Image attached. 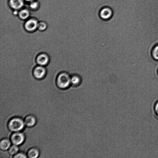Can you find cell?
Listing matches in <instances>:
<instances>
[{
  "label": "cell",
  "mask_w": 158,
  "mask_h": 158,
  "mask_svg": "<svg viewBox=\"0 0 158 158\" xmlns=\"http://www.w3.org/2000/svg\"><path fill=\"white\" fill-rule=\"evenodd\" d=\"M71 77L66 72H62L58 76L56 79V84L60 88L65 89L68 88L71 83Z\"/></svg>",
  "instance_id": "1"
},
{
  "label": "cell",
  "mask_w": 158,
  "mask_h": 158,
  "mask_svg": "<svg viewBox=\"0 0 158 158\" xmlns=\"http://www.w3.org/2000/svg\"><path fill=\"white\" fill-rule=\"evenodd\" d=\"M24 121L19 117H15L11 119L8 123V127L11 131L14 132L19 131L24 128Z\"/></svg>",
  "instance_id": "2"
},
{
  "label": "cell",
  "mask_w": 158,
  "mask_h": 158,
  "mask_svg": "<svg viewBox=\"0 0 158 158\" xmlns=\"http://www.w3.org/2000/svg\"><path fill=\"white\" fill-rule=\"evenodd\" d=\"M25 140L24 134L19 131L14 132L10 137V141L13 144L19 145L23 143Z\"/></svg>",
  "instance_id": "3"
},
{
  "label": "cell",
  "mask_w": 158,
  "mask_h": 158,
  "mask_svg": "<svg viewBox=\"0 0 158 158\" xmlns=\"http://www.w3.org/2000/svg\"><path fill=\"white\" fill-rule=\"evenodd\" d=\"M38 22L34 18L28 19L25 22L24 27L25 29L29 32H32L37 28Z\"/></svg>",
  "instance_id": "4"
},
{
  "label": "cell",
  "mask_w": 158,
  "mask_h": 158,
  "mask_svg": "<svg viewBox=\"0 0 158 158\" xmlns=\"http://www.w3.org/2000/svg\"><path fill=\"white\" fill-rule=\"evenodd\" d=\"M33 73L34 77L36 78L40 79L45 76L46 70L44 66L39 65L34 68Z\"/></svg>",
  "instance_id": "5"
},
{
  "label": "cell",
  "mask_w": 158,
  "mask_h": 158,
  "mask_svg": "<svg viewBox=\"0 0 158 158\" xmlns=\"http://www.w3.org/2000/svg\"><path fill=\"white\" fill-rule=\"evenodd\" d=\"M112 14V11L111 9L108 7H105L100 10L99 16L102 19L107 20L111 18Z\"/></svg>",
  "instance_id": "6"
},
{
  "label": "cell",
  "mask_w": 158,
  "mask_h": 158,
  "mask_svg": "<svg viewBox=\"0 0 158 158\" xmlns=\"http://www.w3.org/2000/svg\"><path fill=\"white\" fill-rule=\"evenodd\" d=\"M48 56L46 53H42L37 57L36 60L39 65L44 66L47 65L49 61Z\"/></svg>",
  "instance_id": "7"
},
{
  "label": "cell",
  "mask_w": 158,
  "mask_h": 158,
  "mask_svg": "<svg viewBox=\"0 0 158 158\" xmlns=\"http://www.w3.org/2000/svg\"><path fill=\"white\" fill-rule=\"evenodd\" d=\"M9 3L10 7L15 10L21 9L24 5L23 0H9Z\"/></svg>",
  "instance_id": "8"
},
{
  "label": "cell",
  "mask_w": 158,
  "mask_h": 158,
  "mask_svg": "<svg viewBox=\"0 0 158 158\" xmlns=\"http://www.w3.org/2000/svg\"><path fill=\"white\" fill-rule=\"evenodd\" d=\"M24 121L25 124L27 126L31 127L35 124L36 120L34 116L29 115L25 117Z\"/></svg>",
  "instance_id": "9"
},
{
  "label": "cell",
  "mask_w": 158,
  "mask_h": 158,
  "mask_svg": "<svg viewBox=\"0 0 158 158\" xmlns=\"http://www.w3.org/2000/svg\"><path fill=\"white\" fill-rule=\"evenodd\" d=\"M40 152L38 149L36 148H30L27 152V156L30 158H36L39 155Z\"/></svg>",
  "instance_id": "10"
},
{
  "label": "cell",
  "mask_w": 158,
  "mask_h": 158,
  "mask_svg": "<svg viewBox=\"0 0 158 158\" xmlns=\"http://www.w3.org/2000/svg\"><path fill=\"white\" fill-rule=\"evenodd\" d=\"M18 15L20 19L25 20L29 18L30 15V12L28 9H23L20 10L18 12Z\"/></svg>",
  "instance_id": "11"
},
{
  "label": "cell",
  "mask_w": 158,
  "mask_h": 158,
  "mask_svg": "<svg viewBox=\"0 0 158 158\" xmlns=\"http://www.w3.org/2000/svg\"><path fill=\"white\" fill-rule=\"evenodd\" d=\"M11 142L7 139H2L0 142V148L1 150H6L8 149L10 146Z\"/></svg>",
  "instance_id": "12"
},
{
  "label": "cell",
  "mask_w": 158,
  "mask_h": 158,
  "mask_svg": "<svg viewBox=\"0 0 158 158\" xmlns=\"http://www.w3.org/2000/svg\"><path fill=\"white\" fill-rule=\"evenodd\" d=\"M71 83L74 86H79L81 83V77L77 75H74L71 77Z\"/></svg>",
  "instance_id": "13"
},
{
  "label": "cell",
  "mask_w": 158,
  "mask_h": 158,
  "mask_svg": "<svg viewBox=\"0 0 158 158\" xmlns=\"http://www.w3.org/2000/svg\"><path fill=\"white\" fill-rule=\"evenodd\" d=\"M19 151V148L17 145L13 144L8 149L9 153L11 155H15L17 154Z\"/></svg>",
  "instance_id": "14"
},
{
  "label": "cell",
  "mask_w": 158,
  "mask_h": 158,
  "mask_svg": "<svg viewBox=\"0 0 158 158\" xmlns=\"http://www.w3.org/2000/svg\"><path fill=\"white\" fill-rule=\"evenodd\" d=\"M152 54L155 60H158V44L154 46L153 48Z\"/></svg>",
  "instance_id": "15"
},
{
  "label": "cell",
  "mask_w": 158,
  "mask_h": 158,
  "mask_svg": "<svg viewBox=\"0 0 158 158\" xmlns=\"http://www.w3.org/2000/svg\"><path fill=\"white\" fill-rule=\"evenodd\" d=\"M47 27V24L46 23L43 21L38 22L37 28L40 31H44Z\"/></svg>",
  "instance_id": "16"
},
{
  "label": "cell",
  "mask_w": 158,
  "mask_h": 158,
  "mask_svg": "<svg viewBox=\"0 0 158 158\" xmlns=\"http://www.w3.org/2000/svg\"><path fill=\"white\" fill-rule=\"evenodd\" d=\"M39 6V3L38 2L35 0L30 2V7L33 10H36Z\"/></svg>",
  "instance_id": "17"
},
{
  "label": "cell",
  "mask_w": 158,
  "mask_h": 158,
  "mask_svg": "<svg viewBox=\"0 0 158 158\" xmlns=\"http://www.w3.org/2000/svg\"><path fill=\"white\" fill-rule=\"evenodd\" d=\"M27 157L25 154L22 152L17 153L13 156L15 158H26Z\"/></svg>",
  "instance_id": "18"
},
{
  "label": "cell",
  "mask_w": 158,
  "mask_h": 158,
  "mask_svg": "<svg viewBox=\"0 0 158 158\" xmlns=\"http://www.w3.org/2000/svg\"><path fill=\"white\" fill-rule=\"evenodd\" d=\"M154 108L156 113L158 115V101L156 102L155 106Z\"/></svg>",
  "instance_id": "19"
},
{
  "label": "cell",
  "mask_w": 158,
  "mask_h": 158,
  "mask_svg": "<svg viewBox=\"0 0 158 158\" xmlns=\"http://www.w3.org/2000/svg\"><path fill=\"white\" fill-rule=\"evenodd\" d=\"M25 0L26 1H27V2H31L33 1H34L35 0Z\"/></svg>",
  "instance_id": "20"
},
{
  "label": "cell",
  "mask_w": 158,
  "mask_h": 158,
  "mask_svg": "<svg viewBox=\"0 0 158 158\" xmlns=\"http://www.w3.org/2000/svg\"></svg>",
  "instance_id": "21"
}]
</instances>
